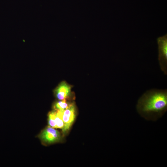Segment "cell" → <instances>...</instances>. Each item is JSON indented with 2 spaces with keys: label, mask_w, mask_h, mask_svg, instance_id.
<instances>
[{
  "label": "cell",
  "mask_w": 167,
  "mask_h": 167,
  "mask_svg": "<svg viewBox=\"0 0 167 167\" xmlns=\"http://www.w3.org/2000/svg\"><path fill=\"white\" fill-rule=\"evenodd\" d=\"M136 108L146 120L156 121L167 110V90L153 88L147 90L139 98Z\"/></svg>",
  "instance_id": "cell-1"
},
{
  "label": "cell",
  "mask_w": 167,
  "mask_h": 167,
  "mask_svg": "<svg viewBox=\"0 0 167 167\" xmlns=\"http://www.w3.org/2000/svg\"><path fill=\"white\" fill-rule=\"evenodd\" d=\"M158 60L160 66L164 74H167V34L157 39Z\"/></svg>",
  "instance_id": "cell-2"
},
{
  "label": "cell",
  "mask_w": 167,
  "mask_h": 167,
  "mask_svg": "<svg viewBox=\"0 0 167 167\" xmlns=\"http://www.w3.org/2000/svg\"><path fill=\"white\" fill-rule=\"evenodd\" d=\"M41 141L44 143L49 144L59 141L61 139L60 133L50 126L44 129L39 136Z\"/></svg>",
  "instance_id": "cell-3"
},
{
  "label": "cell",
  "mask_w": 167,
  "mask_h": 167,
  "mask_svg": "<svg viewBox=\"0 0 167 167\" xmlns=\"http://www.w3.org/2000/svg\"><path fill=\"white\" fill-rule=\"evenodd\" d=\"M76 115V109L74 103H71L68 107L63 112L62 119L64 126L62 131L65 133L70 129L73 123Z\"/></svg>",
  "instance_id": "cell-4"
},
{
  "label": "cell",
  "mask_w": 167,
  "mask_h": 167,
  "mask_svg": "<svg viewBox=\"0 0 167 167\" xmlns=\"http://www.w3.org/2000/svg\"><path fill=\"white\" fill-rule=\"evenodd\" d=\"M71 87L65 81L61 82L54 90L57 98L60 100H66L70 95Z\"/></svg>",
  "instance_id": "cell-5"
},
{
  "label": "cell",
  "mask_w": 167,
  "mask_h": 167,
  "mask_svg": "<svg viewBox=\"0 0 167 167\" xmlns=\"http://www.w3.org/2000/svg\"><path fill=\"white\" fill-rule=\"evenodd\" d=\"M48 122L49 126L53 128L62 130L64 127V123L62 119L57 115L54 109L49 113Z\"/></svg>",
  "instance_id": "cell-6"
},
{
  "label": "cell",
  "mask_w": 167,
  "mask_h": 167,
  "mask_svg": "<svg viewBox=\"0 0 167 167\" xmlns=\"http://www.w3.org/2000/svg\"><path fill=\"white\" fill-rule=\"evenodd\" d=\"M70 104L67 102L66 100H60L54 104V109L64 110L68 107Z\"/></svg>",
  "instance_id": "cell-7"
}]
</instances>
